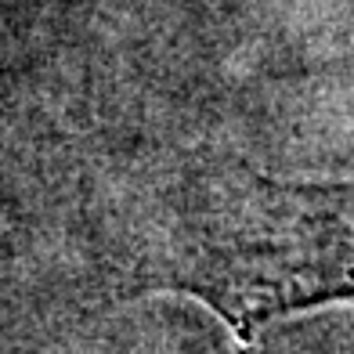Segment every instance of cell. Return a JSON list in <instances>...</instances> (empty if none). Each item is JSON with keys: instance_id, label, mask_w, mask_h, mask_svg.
<instances>
[{"instance_id": "obj_1", "label": "cell", "mask_w": 354, "mask_h": 354, "mask_svg": "<svg viewBox=\"0 0 354 354\" xmlns=\"http://www.w3.org/2000/svg\"><path fill=\"white\" fill-rule=\"evenodd\" d=\"M156 286L203 300L243 344L271 318L354 300V181L214 177L174 214Z\"/></svg>"}]
</instances>
